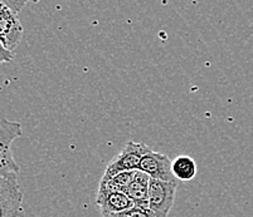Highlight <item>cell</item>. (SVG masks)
<instances>
[{"instance_id":"1","label":"cell","mask_w":253,"mask_h":217,"mask_svg":"<svg viewBox=\"0 0 253 217\" xmlns=\"http://www.w3.org/2000/svg\"><path fill=\"white\" fill-rule=\"evenodd\" d=\"M23 136L22 124L0 118V175H18L19 164L15 162L11 145L15 139Z\"/></svg>"},{"instance_id":"2","label":"cell","mask_w":253,"mask_h":217,"mask_svg":"<svg viewBox=\"0 0 253 217\" xmlns=\"http://www.w3.org/2000/svg\"><path fill=\"white\" fill-rule=\"evenodd\" d=\"M0 217H25L23 192L14 173L0 175Z\"/></svg>"},{"instance_id":"3","label":"cell","mask_w":253,"mask_h":217,"mask_svg":"<svg viewBox=\"0 0 253 217\" xmlns=\"http://www.w3.org/2000/svg\"><path fill=\"white\" fill-rule=\"evenodd\" d=\"M150 151L151 148L145 143L128 141L125 147L123 148V151L107 164L103 177H111V176L117 175L120 172H125V171L139 170L142 157Z\"/></svg>"},{"instance_id":"4","label":"cell","mask_w":253,"mask_h":217,"mask_svg":"<svg viewBox=\"0 0 253 217\" xmlns=\"http://www.w3.org/2000/svg\"><path fill=\"white\" fill-rule=\"evenodd\" d=\"M176 181H163L150 177L149 209L156 217H168L175 200Z\"/></svg>"},{"instance_id":"5","label":"cell","mask_w":253,"mask_h":217,"mask_svg":"<svg viewBox=\"0 0 253 217\" xmlns=\"http://www.w3.org/2000/svg\"><path fill=\"white\" fill-rule=\"evenodd\" d=\"M23 31L24 29L17 13L0 1V42L13 52L22 40Z\"/></svg>"},{"instance_id":"6","label":"cell","mask_w":253,"mask_h":217,"mask_svg":"<svg viewBox=\"0 0 253 217\" xmlns=\"http://www.w3.org/2000/svg\"><path fill=\"white\" fill-rule=\"evenodd\" d=\"M171 163L172 161H170L167 155L151 150L142 157L139 170L148 173L151 178L163 181H176L175 176L172 175Z\"/></svg>"},{"instance_id":"7","label":"cell","mask_w":253,"mask_h":217,"mask_svg":"<svg viewBox=\"0 0 253 217\" xmlns=\"http://www.w3.org/2000/svg\"><path fill=\"white\" fill-rule=\"evenodd\" d=\"M96 203L101 215L116 214L135 206L125 192H97Z\"/></svg>"},{"instance_id":"8","label":"cell","mask_w":253,"mask_h":217,"mask_svg":"<svg viewBox=\"0 0 253 217\" xmlns=\"http://www.w3.org/2000/svg\"><path fill=\"white\" fill-rule=\"evenodd\" d=\"M149 185H150V176L142 171L136 170L132 181L125 191L135 206L149 209Z\"/></svg>"},{"instance_id":"9","label":"cell","mask_w":253,"mask_h":217,"mask_svg":"<svg viewBox=\"0 0 253 217\" xmlns=\"http://www.w3.org/2000/svg\"><path fill=\"white\" fill-rule=\"evenodd\" d=\"M172 175L180 181H192L197 176V163L189 156L176 157L171 163Z\"/></svg>"},{"instance_id":"10","label":"cell","mask_w":253,"mask_h":217,"mask_svg":"<svg viewBox=\"0 0 253 217\" xmlns=\"http://www.w3.org/2000/svg\"><path fill=\"white\" fill-rule=\"evenodd\" d=\"M102 217H156L150 209H141V207L134 206L125 211L116 212V214L102 215Z\"/></svg>"},{"instance_id":"11","label":"cell","mask_w":253,"mask_h":217,"mask_svg":"<svg viewBox=\"0 0 253 217\" xmlns=\"http://www.w3.org/2000/svg\"><path fill=\"white\" fill-rule=\"evenodd\" d=\"M14 59V53L11 50L6 49L4 47V44L0 42V64H4V63H9Z\"/></svg>"},{"instance_id":"12","label":"cell","mask_w":253,"mask_h":217,"mask_svg":"<svg viewBox=\"0 0 253 217\" xmlns=\"http://www.w3.org/2000/svg\"><path fill=\"white\" fill-rule=\"evenodd\" d=\"M0 1H3L4 4H6V5H8L11 10H14L17 14L24 8V5H23L20 0H0Z\"/></svg>"},{"instance_id":"13","label":"cell","mask_w":253,"mask_h":217,"mask_svg":"<svg viewBox=\"0 0 253 217\" xmlns=\"http://www.w3.org/2000/svg\"><path fill=\"white\" fill-rule=\"evenodd\" d=\"M20 1H22V4H23V5H27V4H28V3H34V4H36V3H39V1H41V0H20Z\"/></svg>"}]
</instances>
